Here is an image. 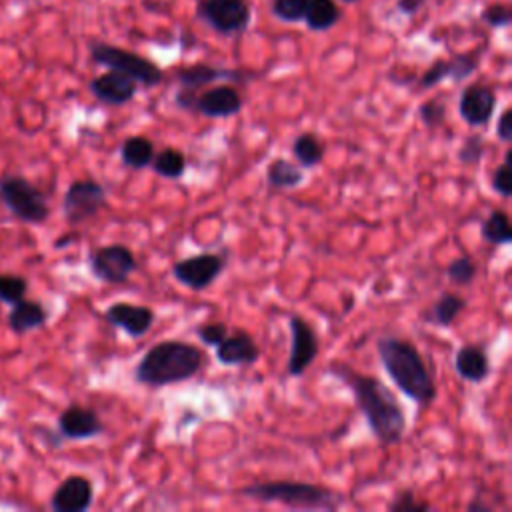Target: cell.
<instances>
[{"label": "cell", "mask_w": 512, "mask_h": 512, "mask_svg": "<svg viewBox=\"0 0 512 512\" xmlns=\"http://www.w3.org/2000/svg\"><path fill=\"white\" fill-rule=\"evenodd\" d=\"M328 374L348 386L358 410L364 414L372 436L382 446L402 442L406 432V416L394 392L376 376L362 374L344 362H330Z\"/></svg>", "instance_id": "obj_1"}, {"label": "cell", "mask_w": 512, "mask_h": 512, "mask_svg": "<svg viewBox=\"0 0 512 512\" xmlns=\"http://www.w3.org/2000/svg\"><path fill=\"white\" fill-rule=\"evenodd\" d=\"M376 350L384 372L406 398L420 406H430L436 400L438 390L434 376L420 350L410 340L380 336Z\"/></svg>", "instance_id": "obj_2"}, {"label": "cell", "mask_w": 512, "mask_h": 512, "mask_svg": "<svg viewBox=\"0 0 512 512\" xmlns=\"http://www.w3.org/2000/svg\"><path fill=\"white\" fill-rule=\"evenodd\" d=\"M204 354L184 340H160L134 366V380L148 388H164L190 380L202 370Z\"/></svg>", "instance_id": "obj_3"}, {"label": "cell", "mask_w": 512, "mask_h": 512, "mask_svg": "<svg viewBox=\"0 0 512 512\" xmlns=\"http://www.w3.org/2000/svg\"><path fill=\"white\" fill-rule=\"evenodd\" d=\"M240 494L260 502H278L290 508L306 510H336L344 504L340 492L310 482L294 480H266L240 488Z\"/></svg>", "instance_id": "obj_4"}, {"label": "cell", "mask_w": 512, "mask_h": 512, "mask_svg": "<svg viewBox=\"0 0 512 512\" xmlns=\"http://www.w3.org/2000/svg\"><path fill=\"white\" fill-rule=\"evenodd\" d=\"M0 200L8 212L24 224L40 226L50 216L44 192L20 174H6L0 178Z\"/></svg>", "instance_id": "obj_5"}, {"label": "cell", "mask_w": 512, "mask_h": 512, "mask_svg": "<svg viewBox=\"0 0 512 512\" xmlns=\"http://www.w3.org/2000/svg\"><path fill=\"white\" fill-rule=\"evenodd\" d=\"M88 50H90V58L96 64L108 70H118L130 76L132 80H136V84H142L144 88H154L164 80V72L152 60L132 50H126L108 42H100V40L90 42Z\"/></svg>", "instance_id": "obj_6"}, {"label": "cell", "mask_w": 512, "mask_h": 512, "mask_svg": "<svg viewBox=\"0 0 512 512\" xmlns=\"http://www.w3.org/2000/svg\"><path fill=\"white\" fill-rule=\"evenodd\" d=\"M174 76L178 82V90L174 94V104L186 112H194V102H196L200 88H204L216 80L240 82L244 78V74L240 70L218 68V66L204 64V62L182 66L174 72Z\"/></svg>", "instance_id": "obj_7"}, {"label": "cell", "mask_w": 512, "mask_h": 512, "mask_svg": "<svg viewBox=\"0 0 512 512\" xmlns=\"http://www.w3.org/2000/svg\"><path fill=\"white\" fill-rule=\"evenodd\" d=\"M106 188L94 178L70 182L62 198V214L70 226H80L106 208Z\"/></svg>", "instance_id": "obj_8"}, {"label": "cell", "mask_w": 512, "mask_h": 512, "mask_svg": "<svg viewBox=\"0 0 512 512\" xmlns=\"http://www.w3.org/2000/svg\"><path fill=\"white\" fill-rule=\"evenodd\" d=\"M88 266L92 276L104 284H126L138 262L128 246L106 244L88 254Z\"/></svg>", "instance_id": "obj_9"}, {"label": "cell", "mask_w": 512, "mask_h": 512, "mask_svg": "<svg viewBox=\"0 0 512 512\" xmlns=\"http://www.w3.org/2000/svg\"><path fill=\"white\" fill-rule=\"evenodd\" d=\"M224 266H226L224 254L200 252L174 262L172 276L176 282H180L188 290L202 292L218 280V276L224 272Z\"/></svg>", "instance_id": "obj_10"}, {"label": "cell", "mask_w": 512, "mask_h": 512, "mask_svg": "<svg viewBox=\"0 0 512 512\" xmlns=\"http://www.w3.org/2000/svg\"><path fill=\"white\" fill-rule=\"evenodd\" d=\"M196 16L220 34H238L250 22L246 0H198Z\"/></svg>", "instance_id": "obj_11"}, {"label": "cell", "mask_w": 512, "mask_h": 512, "mask_svg": "<svg viewBox=\"0 0 512 512\" xmlns=\"http://www.w3.org/2000/svg\"><path fill=\"white\" fill-rule=\"evenodd\" d=\"M290 328V354L286 362V374L292 378L302 376L320 352V340L310 322L298 314L288 318Z\"/></svg>", "instance_id": "obj_12"}, {"label": "cell", "mask_w": 512, "mask_h": 512, "mask_svg": "<svg viewBox=\"0 0 512 512\" xmlns=\"http://www.w3.org/2000/svg\"><path fill=\"white\" fill-rule=\"evenodd\" d=\"M496 110V92L492 86L482 82H472L464 86L458 98V114L460 118L472 126L482 128L486 126Z\"/></svg>", "instance_id": "obj_13"}, {"label": "cell", "mask_w": 512, "mask_h": 512, "mask_svg": "<svg viewBox=\"0 0 512 512\" xmlns=\"http://www.w3.org/2000/svg\"><path fill=\"white\" fill-rule=\"evenodd\" d=\"M56 430L64 440H90L104 434L106 426L96 410L80 404H70L60 412L56 420Z\"/></svg>", "instance_id": "obj_14"}, {"label": "cell", "mask_w": 512, "mask_h": 512, "mask_svg": "<svg viewBox=\"0 0 512 512\" xmlns=\"http://www.w3.org/2000/svg\"><path fill=\"white\" fill-rule=\"evenodd\" d=\"M94 502V486L82 474L66 476L50 496L54 512H86Z\"/></svg>", "instance_id": "obj_15"}, {"label": "cell", "mask_w": 512, "mask_h": 512, "mask_svg": "<svg viewBox=\"0 0 512 512\" xmlns=\"http://www.w3.org/2000/svg\"><path fill=\"white\" fill-rule=\"evenodd\" d=\"M104 320L110 326H116L122 332H126L130 338H140L152 328L156 312L144 304L114 302L104 310Z\"/></svg>", "instance_id": "obj_16"}, {"label": "cell", "mask_w": 512, "mask_h": 512, "mask_svg": "<svg viewBox=\"0 0 512 512\" xmlns=\"http://www.w3.org/2000/svg\"><path fill=\"white\" fill-rule=\"evenodd\" d=\"M88 90L102 104L124 106L136 96L138 84H136V80H132L130 76H126L118 70H108V72L92 78L88 84Z\"/></svg>", "instance_id": "obj_17"}, {"label": "cell", "mask_w": 512, "mask_h": 512, "mask_svg": "<svg viewBox=\"0 0 512 512\" xmlns=\"http://www.w3.org/2000/svg\"><path fill=\"white\" fill-rule=\"evenodd\" d=\"M242 108V96L234 86L218 84L196 96L194 112H200L208 118H230L236 116Z\"/></svg>", "instance_id": "obj_18"}, {"label": "cell", "mask_w": 512, "mask_h": 512, "mask_svg": "<svg viewBox=\"0 0 512 512\" xmlns=\"http://www.w3.org/2000/svg\"><path fill=\"white\" fill-rule=\"evenodd\" d=\"M260 358V348L246 330H234L216 346V360L224 366H250Z\"/></svg>", "instance_id": "obj_19"}, {"label": "cell", "mask_w": 512, "mask_h": 512, "mask_svg": "<svg viewBox=\"0 0 512 512\" xmlns=\"http://www.w3.org/2000/svg\"><path fill=\"white\" fill-rule=\"evenodd\" d=\"M48 322V310L44 308L42 302L30 300V298H20L18 302L10 304V310L6 314V324L10 332L22 336L32 330L42 328Z\"/></svg>", "instance_id": "obj_20"}, {"label": "cell", "mask_w": 512, "mask_h": 512, "mask_svg": "<svg viewBox=\"0 0 512 512\" xmlns=\"http://www.w3.org/2000/svg\"><path fill=\"white\" fill-rule=\"evenodd\" d=\"M456 374L472 384H480L490 376V358L484 346L478 344H464L458 348L454 356Z\"/></svg>", "instance_id": "obj_21"}, {"label": "cell", "mask_w": 512, "mask_h": 512, "mask_svg": "<svg viewBox=\"0 0 512 512\" xmlns=\"http://www.w3.org/2000/svg\"><path fill=\"white\" fill-rule=\"evenodd\" d=\"M266 182L274 190H292L304 182V170L282 156H276L266 166Z\"/></svg>", "instance_id": "obj_22"}, {"label": "cell", "mask_w": 512, "mask_h": 512, "mask_svg": "<svg viewBox=\"0 0 512 512\" xmlns=\"http://www.w3.org/2000/svg\"><path fill=\"white\" fill-rule=\"evenodd\" d=\"M154 154H156L154 142L140 134L128 136L120 146V160L124 166L132 168V170H142V168L150 166Z\"/></svg>", "instance_id": "obj_23"}, {"label": "cell", "mask_w": 512, "mask_h": 512, "mask_svg": "<svg viewBox=\"0 0 512 512\" xmlns=\"http://www.w3.org/2000/svg\"><path fill=\"white\" fill-rule=\"evenodd\" d=\"M340 8L334 0H308L304 10V22L312 32H324L336 26L340 20Z\"/></svg>", "instance_id": "obj_24"}, {"label": "cell", "mask_w": 512, "mask_h": 512, "mask_svg": "<svg viewBox=\"0 0 512 512\" xmlns=\"http://www.w3.org/2000/svg\"><path fill=\"white\" fill-rule=\"evenodd\" d=\"M326 146L314 132H302L292 142V154L300 168H316L324 160Z\"/></svg>", "instance_id": "obj_25"}, {"label": "cell", "mask_w": 512, "mask_h": 512, "mask_svg": "<svg viewBox=\"0 0 512 512\" xmlns=\"http://www.w3.org/2000/svg\"><path fill=\"white\" fill-rule=\"evenodd\" d=\"M464 308H466V300L460 294L444 292L432 304V308L428 312V322H432L436 326H442V328H448L464 312Z\"/></svg>", "instance_id": "obj_26"}, {"label": "cell", "mask_w": 512, "mask_h": 512, "mask_svg": "<svg viewBox=\"0 0 512 512\" xmlns=\"http://www.w3.org/2000/svg\"><path fill=\"white\" fill-rule=\"evenodd\" d=\"M480 234H482L484 242H488V244H496V246L510 244L512 242V228H510L508 214L500 208L490 210V214L486 216V220L480 226Z\"/></svg>", "instance_id": "obj_27"}, {"label": "cell", "mask_w": 512, "mask_h": 512, "mask_svg": "<svg viewBox=\"0 0 512 512\" xmlns=\"http://www.w3.org/2000/svg\"><path fill=\"white\" fill-rule=\"evenodd\" d=\"M150 166L158 176L168 180H178L186 172V156L182 150L168 146V148H162L158 154H154Z\"/></svg>", "instance_id": "obj_28"}, {"label": "cell", "mask_w": 512, "mask_h": 512, "mask_svg": "<svg viewBox=\"0 0 512 512\" xmlns=\"http://www.w3.org/2000/svg\"><path fill=\"white\" fill-rule=\"evenodd\" d=\"M476 274H478V264L466 254L450 260L446 266V278L456 286H468L476 278Z\"/></svg>", "instance_id": "obj_29"}, {"label": "cell", "mask_w": 512, "mask_h": 512, "mask_svg": "<svg viewBox=\"0 0 512 512\" xmlns=\"http://www.w3.org/2000/svg\"><path fill=\"white\" fill-rule=\"evenodd\" d=\"M446 78L454 80V60H452V56H450V58H438V60H434V62L424 70V74L420 76L418 88H420V90H428V88L440 84V82L446 80Z\"/></svg>", "instance_id": "obj_30"}, {"label": "cell", "mask_w": 512, "mask_h": 512, "mask_svg": "<svg viewBox=\"0 0 512 512\" xmlns=\"http://www.w3.org/2000/svg\"><path fill=\"white\" fill-rule=\"evenodd\" d=\"M306 4H308V0H272L270 12L280 22L296 24V22H302Z\"/></svg>", "instance_id": "obj_31"}, {"label": "cell", "mask_w": 512, "mask_h": 512, "mask_svg": "<svg viewBox=\"0 0 512 512\" xmlns=\"http://www.w3.org/2000/svg\"><path fill=\"white\" fill-rule=\"evenodd\" d=\"M490 184H492V190L502 198L512 196V148H506L504 160L496 166Z\"/></svg>", "instance_id": "obj_32"}, {"label": "cell", "mask_w": 512, "mask_h": 512, "mask_svg": "<svg viewBox=\"0 0 512 512\" xmlns=\"http://www.w3.org/2000/svg\"><path fill=\"white\" fill-rule=\"evenodd\" d=\"M28 292V280L20 274H0V302L14 304Z\"/></svg>", "instance_id": "obj_33"}, {"label": "cell", "mask_w": 512, "mask_h": 512, "mask_svg": "<svg viewBox=\"0 0 512 512\" xmlns=\"http://www.w3.org/2000/svg\"><path fill=\"white\" fill-rule=\"evenodd\" d=\"M446 112H448V110H446L444 98H430V100L422 102L420 108H418V116H420L422 124L428 126V128H440V126H444V122H446Z\"/></svg>", "instance_id": "obj_34"}, {"label": "cell", "mask_w": 512, "mask_h": 512, "mask_svg": "<svg viewBox=\"0 0 512 512\" xmlns=\"http://www.w3.org/2000/svg\"><path fill=\"white\" fill-rule=\"evenodd\" d=\"M484 148H486L484 138L480 134H470L464 138L462 146L458 148V160L464 166H476L484 156Z\"/></svg>", "instance_id": "obj_35"}, {"label": "cell", "mask_w": 512, "mask_h": 512, "mask_svg": "<svg viewBox=\"0 0 512 512\" xmlns=\"http://www.w3.org/2000/svg\"><path fill=\"white\" fill-rule=\"evenodd\" d=\"M194 334L200 338V342L204 346H218L226 334H228V326L224 322H202L194 328Z\"/></svg>", "instance_id": "obj_36"}, {"label": "cell", "mask_w": 512, "mask_h": 512, "mask_svg": "<svg viewBox=\"0 0 512 512\" xmlns=\"http://www.w3.org/2000/svg\"><path fill=\"white\" fill-rule=\"evenodd\" d=\"M432 506L424 500H418L414 496V492L410 490H402L394 496V500L388 504V510L390 512H426L430 510Z\"/></svg>", "instance_id": "obj_37"}, {"label": "cell", "mask_w": 512, "mask_h": 512, "mask_svg": "<svg viewBox=\"0 0 512 512\" xmlns=\"http://www.w3.org/2000/svg\"><path fill=\"white\" fill-rule=\"evenodd\" d=\"M482 20L490 26V28H506L512 22V10L508 4H488L482 10Z\"/></svg>", "instance_id": "obj_38"}, {"label": "cell", "mask_w": 512, "mask_h": 512, "mask_svg": "<svg viewBox=\"0 0 512 512\" xmlns=\"http://www.w3.org/2000/svg\"><path fill=\"white\" fill-rule=\"evenodd\" d=\"M496 136H498V140L504 142V144H510V142H512V108H510V106H506V108L500 112L498 120H496Z\"/></svg>", "instance_id": "obj_39"}, {"label": "cell", "mask_w": 512, "mask_h": 512, "mask_svg": "<svg viewBox=\"0 0 512 512\" xmlns=\"http://www.w3.org/2000/svg\"><path fill=\"white\" fill-rule=\"evenodd\" d=\"M38 430V436L44 440V444L48 446V448H60L62 446V442H64V438L58 434V430L54 432V430H48L46 426H38L36 428Z\"/></svg>", "instance_id": "obj_40"}, {"label": "cell", "mask_w": 512, "mask_h": 512, "mask_svg": "<svg viewBox=\"0 0 512 512\" xmlns=\"http://www.w3.org/2000/svg\"><path fill=\"white\" fill-rule=\"evenodd\" d=\"M426 0H396L394 8L404 14V16H414L416 12H420V8L424 6Z\"/></svg>", "instance_id": "obj_41"}, {"label": "cell", "mask_w": 512, "mask_h": 512, "mask_svg": "<svg viewBox=\"0 0 512 512\" xmlns=\"http://www.w3.org/2000/svg\"><path fill=\"white\" fill-rule=\"evenodd\" d=\"M466 510L468 512H490L492 510V506H488V504H484L482 500H480V496L478 498H474L472 502H468V506H466Z\"/></svg>", "instance_id": "obj_42"}, {"label": "cell", "mask_w": 512, "mask_h": 512, "mask_svg": "<svg viewBox=\"0 0 512 512\" xmlns=\"http://www.w3.org/2000/svg\"><path fill=\"white\" fill-rule=\"evenodd\" d=\"M342 2H350L352 4V2H358V0H342Z\"/></svg>", "instance_id": "obj_43"}]
</instances>
